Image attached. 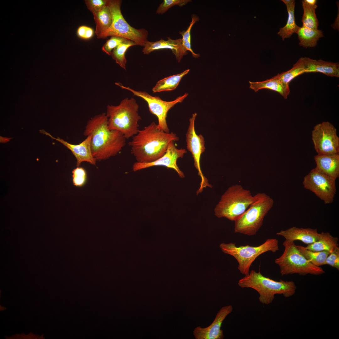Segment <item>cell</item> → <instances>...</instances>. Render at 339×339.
Here are the masks:
<instances>
[{
    "label": "cell",
    "mask_w": 339,
    "mask_h": 339,
    "mask_svg": "<svg viewBox=\"0 0 339 339\" xmlns=\"http://www.w3.org/2000/svg\"><path fill=\"white\" fill-rule=\"evenodd\" d=\"M94 34L93 30L90 27L87 26L84 39H88L91 38Z\"/></svg>",
    "instance_id": "38"
},
{
    "label": "cell",
    "mask_w": 339,
    "mask_h": 339,
    "mask_svg": "<svg viewBox=\"0 0 339 339\" xmlns=\"http://www.w3.org/2000/svg\"><path fill=\"white\" fill-rule=\"evenodd\" d=\"M121 3L119 0H108V6L112 16V24L98 38L104 39L109 36L121 37L134 42L137 45L144 46L148 41V31L144 29H135L129 24L121 13Z\"/></svg>",
    "instance_id": "9"
},
{
    "label": "cell",
    "mask_w": 339,
    "mask_h": 339,
    "mask_svg": "<svg viewBox=\"0 0 339 339\" xmlns=\"http://www.w3.org/2000/svg\"><path fill=\"white\" fill-rule=\"evenodd\" d=\"M305 2L308 4L311 5L316 4L317 0H304Z\"/></svg>",
    "instance_id": "39"
},
{
    "label": "cell",
    "mask_w": 339,
    "mask_h": 339,
    "mask_svg": "<svg viewBox=\"0 0 339 339\" xmlns=\"http://www.w3.org/2000/svg\"><path fill=\"white\" fill-rule=\"evenodd\" d=\"M190 2H191L190 0H164L157 8L156 13L163 14L170 8L175 5H177L182 7Z\"/></svg>",
    "instance_id": "33"
},
{
    "label": "cell",
    "mask_w": 339,
    "mask_h": 339,
    "mask_svg": "<svg viewBox=\"0 0 339 339\" xmlns=\"http://www.w3.org/2000/svg\"><path fill=\"white\" fill-rule=\"evenodd\" d=\"M315 168L336 180L339 176V154H319L314 156Z\"/></svg>",
    "instance_id": "20"
},
{
    "label": "cell",
    "mask_w": 339,
    "mask_h": 339,
    "mask_svg": "<svg viewBox=\"0 0 339 339\" xmlns=\"http://www.w3.org/2000/svg\"><path fill=\"white\" fill-rule=\"evenodd\" d=\"M92 13L96 23L95 33L98 38L111 26L112 21V14L108 5Z\"/></svg>",
    "instance_id": "25"
},
{
    "label": "cell",
    "mask_w": 339,
    "mask_h": 339,
    "mask_svg": "<svg viewBox=\"0 0 339 339\" xmlns=\"http://www.w3.org/2000/svg\"><path fill=\"white\" fill-rule=\"evenodd\" d=\"M336 180L315 168L304 177L303 185L325 204H329L333 202L336 194Z\"/></svg>",
    "instance_id": "11"
},
{
    "label": "cell",
    "mask_w": 339,
    "mask_h": 339,
    "mask_svg": "<svg viewBox=\"0 0 339 339\" xmlns=\"http://www.w3.org/2000/svg\"><path fill=\"white\" fill-rule=\"evenodd\" d=\"M303 14L302 19L303 26L313 30L318 29L319 22L315 13L316 4L311 5L304 0L302 1Z\"/></svg>",
    "instance_id": "27"
},
{
    "label": "cell",
    "mask_w": 339,
    "mask_h": 339,
    "mask_svg": "<svg viewBox=\"0 0 339 339\" xmlns=\"http://www.w3.org/2000/svg\"><path fill=\"white\" fill-rule=\"evenodd\" d=\"M246 211L234 222V232L248 236L256 234L265 217L272 207L274 201L264 193H258Z\"/></svg>",
    "instance_id": "5"
},
{
    "label": "cell",
    "mask_w": 339,
    "mask_h": 339,
    "mask_svg": "<svg viewBox=\"0 0 339 339\" xmlns=\"http://www.w3.org/2000/svg\"><path fill=\"white\" fill-rule=\"evenodd\" d=\"M276 234L283 237L287 241L294 242L295 240H300L307 245L317 241L320 236L317 229L298 228L295 226L281 230Z\"/></svg>",
    "instance_id": "18"
},
{
    "label": "cell",
    "mask_w": 339,
    "mask_h": 339,
    "mask_svg": "<svg viewBox=\"0 0 339 339\" xmlns=\"http://www.w3.org/2000/svg\"><path fill=\"white\" fill-rule=\"evenodd\" d=\"M282 245L284 248L283 253L275 260V263L280 268L282 276L294 274L318 275L325 273L321 267L314 265L307 260L299 250L294 242L285 240Z\"/></svg>",
    "instance_id": "7"
},
{
    "label": "cell",
    "mask_w": 339,
    "mask_h": 339,
    "mask_svg": "<svg viewBox=\"0 0 339 339\" xmlns=\"http://www.w3.org/2000/svg\"><path fill=\"white\" fill-rule=\"evenodd\" d=\"M187 151L185 149H178L175 146L174 141L170 142L164 154L155 161L150 163H141L136 162L133 165L132 170L136 171L142 169L155 166H164L174 170L181 178H184V173L179 169L177 164V159L182 158Z\"/></svg>",
    "instance_id": "14"
},
{
    "label": "cell",
    "mask_w": 339,
    "mask_h": 339,
    "mask_svg": "<svg viewBox=\"0 0 339 339\" xmlns=\"http://www.w3.org/2000/svg\"><path fill=\"white\" fill-rule=\"evenodd\" d=\"M167 38L168 40H167L162 39L155 42L148 40L143 49V52L144 54H148L156 50L165 49H171L178 62H180L183 56L187 54L182 45V39L173 40L170 37Z\"/></svg>",
    "instance_id": "17"
},
{
    "label": "cell",
    "mask_w": 339,
    "mask_h": 339,
    "mask_svg": "<svg viewBox=\"0 0 339 339\" xmlns=\"http://www.w3.org/2000/svg\"><path fill=\"white\" fill-rule=\"evenodd\" d=\"M135 45H137L135 42L127 39L114 48L112 52V58L116 63L125 70L126 69V63L125 53L129 47Z\"/></svg>",
    "instance_id": "29"
},
{
    "label": "cell",
    "mask_w": 339,
    "mask_h": 339,
    "mask_svg": "<svg viewBox=\"0 0 339 339\" xmlns=\"http://www.w3.org/2000/svg\"><path fill=\"white\" fill-rule=\"evenodd\" d=\"M116 84L122 88L129 90L134 95L143 99L148 104L149 110L158 118V128L165 132H170L167 122L166 117L169 110L176 104L181 103L188 96V94L178 97L174 100L170 101H164L158 96H152L146 92L136 91L129 87L123 86L120 83Z\"/></svg>",
    "instance_id": "10"
},
{
    "label": "cell",
    "mask_w": 339,
    "mask_h": 339,
    "mask_svg": "<svg viewBox=\"0 0 339 339\" xmlns=\"http://www.w3.org/2000/svg\"><path fill=\"white\" fill-rule=\"evenodd\" d=\"M249 83L250 88L256 92L261 89H267L278 92L285 99L287 98L290 93L289 84L283 82L276 75L264 81Z\"/></svg>",
    "instance_id": "21"
},
{
    "label": "cell",
    "mask_w": 339,
    "mask_h": 339,
    "mask_svg": "<svg viewBox=\"0 0 339 339\" xmlns=\"http://www.w3.org/2000/svg\"><path fill=\"white\" fill-rule=\"evenodd\" d=\"M296 33L299 41V45L305 48L315 46L319 39L324 36L320 30L311 29L303 26L299 27Z\"/></svg>",
    "instance_id": "24"
},
{
    "label": "cell",
    "mask_w": 339,
    "mask_h": 339,
    "mask_svg": "<svg viewBox=\"0 0 339 339\" xmlns=\"http://www.w3.org/2000/svg\"><path fill=\"white\" fill-rule=\"evenodd\" d=\"M85 3L88 8L92 13L98 11L108 5L107 0H86Z\"/></svg>",
    "instance_id": "35"
},
{
    "label": "cell",
    "mask_w": 339,
    "mask_h": 339,
    "mask_svg": "<svg viewBox=\"0 0 339 339\" xmlns=\"http://www.w3.org/2000/svg\"><path fill=\"white\" fill-rule=\"evenodd\" d=\"M219 247L224 253L233 256L237 261L238 268L245 276L249 275L250 266L256 259L262 254L268 252H275L279 250L278 240L269 239L258 246L249 245L238 246L235 243H222Z\"/></svg>",
    "instance_id": "8"
},
{
    "label": "cell",
    "mask_w": 339,
    "mask_h": 339,
    "mask_svg": "<svg viewBox=\"0 0 339 339\" xmlns=\"http://www.w3.org/2000/svg\"><path fill=\"white\" fill-rule=\"evenodd\" d=\"M231 305L223 307L217 313L214 321L208 327L202 328L198 326L193 331L196 339H222L224 336L221 329L223 321L227 316L233 311Z\"/></svg>",
    "instance_id": "15"
},
{
    "label": "cell",
    "mask_w": 339,
    "mask_h": 339,
    "mask_svg": "<svg viewBox=\"0 0 339 339\" xmlns=\"http://www.w3.org/2000/svg\"><path fill=\"white\" fill-rule=\"evenodd\" d=\"M73 183L75 186L81 187L84 186L87 180V173L83 167H77L72 171Z\"/></svg>",
    "instance_id": "31"
},
{
    "label": "cell",
    "mask_w": 339,
    "mask_h": 339,
    "mask_svg": "<svg viewBox=\"0 0 339 339\" xmlns=\"http://www.w3.org/2000/svg\"><path fill=\"white\" fill-rule=\"evenodd\" d=\"M178 140L175 133L159 129L153 121L143 129L139 130L128 144L137 162L146 163L160 158L166 152L170 142Z\"/></svg>",
    "instance_id": "2"
},
{
    "label": "cell",
    "mask_w": 339,
    "mask_h": 339,
    "mask_svg": "<svg viewBox=\"0 0 339 339\" xmlns=\"http://www.w3.org/2000/svg\"><path fill=\"white\" fill-rule=\"evenodd\" d=\"M328 265L339 270V248L336 249L327 256L325 265Z\"/></svg>",
    "instance_id": "36"
},
{
    "label": "cell",
    "mask_w": 339,
    "mask_h": 339,
    "mask_svg": "<svg viewBox=\"0 0 339 339\" xmlns=\"http://www.w3.org/2000/svg\"><path fill=\"white\" fill-rule=\"evenodd\" d=\"M337 237H333L328 232H322L320 233L318 239L316 242L308 245L304 248L312 251L326 250L332 252L339 247Z\"/></svg>",
    "instance_id": "22"
},
{
    "label": "cell",
    "mask_w": 339,
    "mask_h": 339,
    "mask_svg": "<svg viewBox=\"0 0 339 339\" xmlns=\"http://www.w3.org/2000/svg\"><path fill=\"white\" fill-rule=\"evenodd\" d=\"M138 108L132 98H125L117 106L108 105L106 114L109 129L120 132L126 139L132 137L139 130L138 122L141 117Z\"/></svg>",
    "instance_id": "4"
},
{
    "label": "cell",
    "mask_w": 339,
    "mask_h": 339,
    "mask_svg": "<svg viewBox=\"0 0 339 339\" xmlns=\"http://www.w3.org/2000/svg\"><path fill=\"white\" fill-rule=\"evenodd\" d=\"M296 246L300 252L307 260L317 266L320 267L325 265L326 258L330 253L326 250L312 251L306 249L303 246L297 245Z\"/></svg>",
    "instance_id": "28"
},
{
    "label": "cell",
    "mask_w": 339,
    "mask_h": 339,
    "mask_svg": "<svg viewBox=\"0 0 339 339\" xmlns=\"http://www.w3.org/2000/svg\"><path fill=\"white\" fill-rule=\"evenodd\" d=\"M312 140L318 154H339V137L336 128L330 122L324 121L315 126Z\"/></svg>",
    "instance_id": "12"
},
{
    "label": "cell",
    "mask_w": 339,
    "mask_h": 339,
    "mask_svg": "<svg viewBox=\"0 0 339 339\" xmlns=\"http://www.w3.org/2000/svg\"><path fill=\"white\" fill-rule=\"evenodd\" d=\"M282 1L286 6L288 16L286 25L280 29L277 34L284 40L290 38L293 33H296L299 26L296 24L294 16L295 0H282Z\"/></svg>",
    "instance_id": "23"
},
{
    "label": "cell",
    "mask_w": 339,
    "mask_h": 339,
    "mask_svg": "<svg viewBox=\"0 0 339 339\" xmlns=\"http://www.w3.org/2000/svg\"><path fill=\"white\" fill-rule=\"evenodd\" d=\"M87 26H81L78 29L77 31L78 35L80 38L84 39Z\"/></svg>",
    "instance_id": "37"
},
{
    "label": "cell",
    "mask_w": 339,
    "mask_h": 339,
    "mask_svg": "<svg viewBox=\"0 0 339 339\" xmlns=\"http://www.w3.org/2000/svg\"><path fill=\"white\" fill-rule=\"evenodd\" d=\"M187 69L179 74L172 75L159 81L152 89L153 93L175 89L178 85L182 78L189 71Z\"/></svg>",
    "instance_id": "26"
},
{
    "label": "cell",
    "mask_w": 339,
    "mask_h": 339,
    "mask_svg": "<svg viewBox=\"0 0 339 339\" xmlns=\"http://www.w3.org/2000/svg\"><path fill=\"white\" fill-rule=\"evenodd\" d=\"M83 134L91 136L92 154L96 160H106L117 155L126 143V139L121 132L109 129L106 113L89 120Z\"/></svg>",
    "instance_id": "1"
},
{
    "label": "cell",
    "mask_w": 339,
    "mask_h": 339,
    "mask_svg": "<svg viewBox=\"0 0 339 339\" xmlns=\"http://www.w3.org/2000/svg\"><path fill=\"white\" fill-rule=\"evenodd\" d=\"M192 21L187 30L186 31L179 32V33L182 36L181 39L182 45L187 51H190L191 53L193 52V51L191 46V31L194 24L196 21L199 20V18L196 15L193 14L192 16Z\"/></svg>",
    "instance_id": "32"
},
{
    "label": "cell",
    "mask_w": 339,
    "mask_h": 339,
    "mask_svg": "<svg viewBox=\"0 0 339 339\" xmlns=\"http://www.w3.org/2000/svg\"><path fill=\"white\" fill-rule=\"evenodd\" d=\"M127 39L121 37L112 36L108 40L102 48V50L106 54L111 55L112 51L120 44Z\"/></svg>",
    "instance_id": "34"
},
{
    "label": "cell",
    "mask_w": 339,
    "mask_h": 339,
    "mask_svg": "<svg viewBox=\"0 0 339 339\" xmlns=\"http://www.w3.org/2000/svg\"><path fill=\"white\" fill-rule=\"evenodd\" d=\"M197 113H193L189 119L190 124L186 134L187 149L192 154L194 160V165L198 171V175L201 178V182L197 194L201 192L203 189L207 187H212L202 171L200 165V159L202 154L204 152L205 140L201 135L196 134L195 128V121Z\"/></svg>",
    "instance_id": "13"
},
{
    "label": "cell",
    "mask_w": 339,
    "mask_h": 339,
    "mask_svg": "<svg viewBox=\"0 0 339 339\" xmlns=\"http://www.w3.org/2000/svg\"><path fill=\"white\" fill-rule=\"evenodd\" d=\"M305 73L302 58H300L289 70L276 76L283 82L289 84L293 79Z\"/></svg>",
    "instance_id": "30"
},
{
    "label": "cell",
    "mask_w": 339,
    "mask_h": 339,
    "mask_svg": "<svg viewBox=\"0 0 339 339\" xmlns=\"http://www.w3.org/2000/svg\"><path fill=\"white\" fill-rule=\"evenodd\" d=\"M254 199L250 191L240 185L230 186L222 196L215 209V215L235 221L247 209Z\"/></svg>",
    "instance_id": "6"
},
{
    "label": "cell",
    "mask_w": 339,
    "mask_h": 339,
    "mask_svg": "<svg viewBox=\"0 0 339 339\" xmlns=\"http://www.w3.org/2000/svg\"><path fill=\"white\" fill-rule=\"evenodd\" d=\"M238 284L242 288H251L256 290L259 295L260 302L267 305L272 302L276 294L289 298L295 294L297 288L293 281H276L264 276L260 271L257 272L253 270L239 279Z\"/></svg>",
    "instance_id": "3"
},
{
    "label": "cell",
    "mask_w": 339,
    "mask_h": 339,
    "mask_svg": "<svg viewBox=\"0 0 339 339\" xmlns=\"http://www.w3.org/2000/svg\"><path fill=\"white\" fill-rule=\"evenodd\" d=\"M305 73H320L331 77H339V65L337 63L302 57Z\"/></svg>",
    "instance_id": "19"
},
{
    "label": "cell",
    "mask_w": 339,
    "mask_h": 339,
    "mask_svg": "<svg viewBox=\"0 0 339 339\" xmlns=\"http://www.w3.org/2000/svg\"><path fill=\"white\" fill-rule=\"evenodd\" d=\"M41 132L59 142L69 149L76 159L77 167L79 166L83 162L95 165L96 160L92 154L91 149L92 137L90 135L87 136V138L79 144L75 145L70 143L59 137L55 138L44 130H41Z\"/></svg>",
    "instance_id": "16"
}]
</instances>
